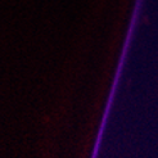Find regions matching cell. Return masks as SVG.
I'll list each match as a JSON object with an SVG mask.
<instances>
[]
</instances>
